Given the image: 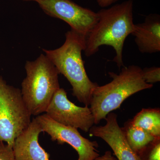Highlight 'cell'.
<instances>
[{
  "label": "cell",
  "mask_w": 160,
  "mask_h": 160,
  "mask_svg": "<svg viewBox=\"0 0 160 160\" xmlns=\"http://www.w3.org/2000/svg\"><path fill=\"white\" fill-rule=\"evenodd\" d=\"M133 0H127L97 12V22L85 39L84 52L89 57L98 51L103 46H110L115 51L112 62L120 70L124 66L123 51L126 38L134 28Z\"/></svg>",
  "instance_id": "6da1fadb"
},
{
  "label": "cell",
  "mask_w": 160,
  "mask_h": 160,
  "mask_svg": "<svg viewBox=\"0 0 160 160\" xmlns=\"http://www.w3.org/2000/svg\"><path fill=\"white\" fill-rule=\"evenodd\" d=\"M86 38L73 31L66 33L63 45L54 50L43 49L46 56L72 87V94L79 102L89 106L92 92L98 85L89 78L86 73L82 52L85 49Z\"/></svg>",
  "instance_id": "7a4b0ae2"
},
{
  "label": "cell",
  "mask_w": 160,
  "mask_h": 160,
  "mask_svg": "<svg viewBox=\"0 0 160 160\" xmlns=\"http://www.w3.org/2000/svg\"><path fill=\"white\" fill-rule=\"evenodd\" d=\"M109 74L112 81L104 86L98 85L92 95L89 105L95 125L105 119L112 111L119 108L129 97L153 86L145 82L142 69L135 65L123 66L119 74L113 72Z\"/></svg>",
  "instance_id": "3957f363"
},
{
  "label": "cell",
  "mask_w": 160,
  "mask_h": 160,
  "mask_svg": "<svg viewBox=\"0 0 160 160\" xmlns=\"http://www.w3.org/2000/svg\"><path fill=\"white\" fill-rule=\"evenodd\" d=\"M26 77L21 93L31 115L46 112L55 92L60 89L58 69L45 55L34 61H27Z\"/></svg>",
  "instance_id": "277c9868"
},
{
  "label": "cell",
  "mask_w": 160,
  "mask_h": 160,
  "mask_svg": "<svg viewBox=\"0 0 160 160\" xmlns=\"http://www.w3.org/2000/svg\"><path fill=\"white\" fill-rule=\"evenodd\" d=\"M31 116L21 89L0 76V141L12 148L16 138L30 125Z\"/></svg>",
  "instance_id": "5b68a950"
},
{
  "label": "cell",
  "mask_w": 160,
  "mask_h": 160,
  "mask_svg": "<svg viewBox=\"0 0 160 160\" xmlns=\"http://www.w3.org/2000/svg\"><path fill=\"white\" fill-rule=\"evenodd\" d=\"M37 2L46 14L64 21L85 38L97 22L98 14L71 0H39Z\"/></svg>",
  "instance_id": "8992f818"
},
{
  "label": "cell",
  "mask_w": 160,
  "mask_h": 160,
  "mask_svg": "<svg viewBox=\"0 0 160 160\" xmlns=\"http://www.w3.org/2000/svg\"><path fill=\"white\" fill-rule=\"evenodd\" d=\"M35 118L42 132L49 135L52 141H57L60 145L67 143L77 152L78 158L77 160H93L99 156L97 142L83 137L76 128L57 122L46 113L37 116Z\"/></svg>",
  "instance_id": "52a82bcc"
},
{
  "label": "cell",
  "mask_w": 160,
  "mask_h": 160,
  "mask_svg": "<svg viewBox=\"0 0 160 160\" xmlns=\"http://www.w3.org/2000/svg\"><path fill=\"white\" fill-rule=\"evenodd\" d=\"M46 114L57 122L81 129L85 132H89L94 124L90 108L80 107L72 102L63 88H60L55 93Z\"/></svg>",
  "instance_id": "ba28073f"
},
{
  "label": "cell",
  "mask_w": 160,
  "mask_h": 160,
  "mask_svg": "<svg viewBox=\"0 0 160 160\" xmlns=\"http://www.w3.org/2000/svg\"><path fill=\"white\" fill-rule=\"evenodd\" d=\"M105 120L106 123L105 126H93L90 128V136L104 140L110 146L118 160H141L129 146L123 128L119 126L117 115L110 112Z\"/></svg>",
  "instance_id": "9c48e42d"
},
{
  "label": "cell",
  "mask_w": 160,
  "mask_h": 160,
  "mask_svg": "<svg viewBox=\"0 0 160 160\" xmlns=\"http://www.w3.org/2000/svg\"><path fill=\"white\" fill-rule=\"evenodd\" d=\"M42 132L35 118L28 128L15 140L12 149L15 160H50L49 155L39 143V136Z\"/></svg>",
  "instance_id": "30bf717a"
},
{
  "label": "cell",
  "mask_w": 160,
  "mask_h": 160,
  "mask_svg": "<svg viewBox=\"0 0 160 160\" xmlns=\"http://www.w3.org/2000/svg\"><path fill=\"white\" fill-rule=\"evenodd\" d=\"M132 35L139 51L142 53L160 51V16L157 13L146 17L143 23L135 24Z\"/></svg>",
  "instance_id": "8fae6325"
},
{
  "label": "cell",
  "mask_w": 160,
  "mask_h": 160,
  "mask_svg": "<svg viewBox=\"0 0 160 160\" xmlns=\"http://www.w3.org/2000/svg\"><path fill=\"white\" fill-rule=\"evenodd\" d=\"M130 122L132 126L142 128L155 138H160L159 109H143Z\"/></svg>",
  "instance_id": "7c38bea8"
},
{
  "label": "cell",
  "mask_w": 160,
  "mask_h": 160,
  "mask_svg": "<svg viewBox=\"0 0 160 160\" xmlns=\"http://www.w3.org/2000/svg\"><path fill=\"white\" fill-rule=\"evenodd\" d=\"M123 129L129 146L137 154L157 138L142 128L132 126L130 122Z\"/></svg>",
  "instance_id": "4fadbf2b"
},
{
  "label": "cell",
  "mask_w": 160,
  "mask_h": 160,
  "mask_svg": "<svg viewBox=\"0 0 160 160\" xmlns=\"http://www.w3.org/2000/svg\"><path fill=\"white\" fill-rule=\"evenodd\" d=\"M138 154L141 160H160V138L155 139Z\"/></svg>",
  "instance_id": "5bb4252c"
},
{
  "label": "cell",
  "mask_w": 160,
  "mask_h": 160,
  "mask_svg": "<svg viewBox=\"0 0 160 160\" xmlns=\"http://www.w3.org/2000/svg\"><path fill=\"white\" fill-rule=\"evenodd\" d=\"M143 79L146 83L153 85L160 81V68L151 67L142 69Z\"/></svg>",
  "instance_id": "9a60e30c"
},
{
  "label": "cell",
  "mask_w": 160,
  "mask_h": 160,
  "mask_svg": "<svg viewBox=\"0 0 160 160\" xmlns=\"http://www.w3.org/2000/svg\"><path fill=\"white\" fill-rule=\"evenodd\" d=\"M0 160H15L12 147L0 141Z\"/></svg>",
  "instance_id": "2e32d148"
},
{
  "label": "cell",
  "mask_w": 160,
  "mask_h": 160,
  "mask_svg": "<svg viewBox=\"0 0 160 160\" xmlns=\"http://www.w3.org/2000/svg\"><path fill=\"white\" fill-rule=\"evenodd\" d=\"M93 160H118L110 151H107L102 156H99Z\"/></svg>",
  "instance_id": "e0dca14e"
},
{
  "label": "cell",
  "mask_w": 160,
  "mask_h": 160,
  "mask_svg": "<svg viewBox=\"0 0 160 160\" xmlns=\"http://www.w3.org/2000/svg\"><path fill=\"white\" fill-rule=\"evenodd\" d=\"M119 0H97L98 6L102 8L111 6L112 4L117 2Z\"/></svg>",
  "instance_id": "ac0fdd59"
},
{
  "label": "cell",
  "mask_w": 160,
  "mask_h": 160,
  "mask_svg": "<svg viewBox=\"0 0 160 160\" xmlns=\"http://www.w3.org/2000/svg\"><path fill=\"white\" fill-rule=\"evenodd\" d=\"M23 1H35V2H38V1L39 0H23Z\"/></svg>",
  "instance_id": "d6986e66"
}]
</instances>
